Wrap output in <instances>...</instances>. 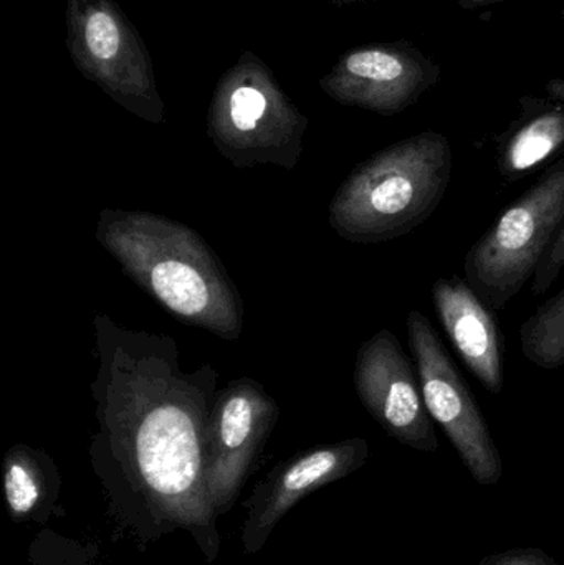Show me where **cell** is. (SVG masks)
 I'll return each instance as SVG.
<instances>
[{
	"label": "cell",
	"instance_id": "6da1fadb",
	"mask_svg": "<svg viewBox=\"0 0 564 565\" xmlns=\"http://www.w3.org/2000/svg\"><path fill=\"white\" fill-rule=\"evenodd\" d=\"M93 328V470L132 527L146 537L185 531L212 563L221 536L205 445L217 371L211 364L184 371L171 335L123 328L106 315L96 316Z\"/></svg>",
	"mask_w": 564,
	"mask_h": 565
},
{
	"label": "cell",
	"instance_id": "7a4b0ae2",
	"mask_svg": "<svg viewBox=\"0 0 564 565\" xmlns=\"http://www.w3.org/2000/svg\"><path fill=\"white\" fill-rule=\"evenodd\" d=\"M95 237L169 315L225 341L241 338V292L198 232L151 212L103 209Z\"/></svg>",
	"mask_w": 564,
	"mask_h": 565
},
{
	"label": "cell",
	"instance_id": "3957f363",
	"mask_svg": "<svg viewBox=\"0 0 564 565\" xmlns=\"http://www.w3.org/2000/svg\"><path fill=\"white\" fill-rule=\"evenodd\" d=\"M447 136L423 131L381 149L344 179L330 202L331 228L351 244L396 241L433 217L453 179Z\"/></svg>",
	"mask_w": 564,
	"mask_h": 565
},
{
	"label": "cell",
	"instance_id": "277c9868",
	"mask_svg": "<svg viewBox=\"0 0 564 565\" xmlns=\"http://www.w3.org/2000/svg\"><path fill=\"white\" fill-rule=\"evenodd\" d=\"M307 129V116L257 53L247 50L222 73L209 105L207 135L235 168L294 171Z\"/></svg>",
	"mask_w": 564,
	"mask_h": 565
},
{
	"label": "cell",
	"instance_id": "5b68a950",
	"mask_svg": "<svg viewBox=\"0 0 564 565\" xmlns=\"http://www.w3.org/2000/svg\"><path fill=\"white\" fill-rule=\"evenodd\" d=\"M564 224V156L467 252L464 278L492 311L533 280Z\"/></svg>",
	"mask_w": 564,
	"mask_h": 565
},
{
	"label": "cell",
	"instance_id": "8992f818",
	"mask_svg": "<svg viewBox=\"0 0 564 565\" xmlns=\"http://www.w3.org/2000/svg\"><path fill=\"white\" fill-rule=\"evenodd\" d=\"M66 49L116 105L151 125L166 122L151 53L116 0H66Z\"/></svg>",
	"mask_w": 564,
	"mask_h": 565
},
{
	"label": "cell",
	"instance_id": "52a82bcc",
	"mask_svg": "<svg viewBox=\"0 0 564 565\" xmlns=\"http://www.w3.org/2000/svg\"><path fill=\"white\" fill-rule=\"evenodd\" d=\"M406 328L430 418L440 425L477 483L482 487L499 483L503 475L499 448L443 339L427 316L417 309L407 315Z\"/></svg>",
	"mask_w": 564,
	"mask_h": 565
},
{
	"label": "cell",
	"instance_id": "ba28073f",
	"mask_svg": "<svg viewBox=\"0 0 564 565\" xmlns=\"http://www.w3.org/2000/svg\"><path fill=\"white\" fill-rule=\"evenodd\" d=\"M278 418L277 401L254 379H234L219 391L205 445V481L219 518L237 503Z\"/></svg>",
	"mask_w": 564,
	"mask_h": 565
},
{
	"label": "cell",
	"instance_id": "9c48e42d",
	"mask_svg": "<svg viewBox=\"0 0 564 565\" xmlns=\"http://www.w3.org/2000/svg\"><path fill=\"white\" fill-rule=\"evenodd\" d=\"M440 75L439 63L414 43L396 40L347 50L318 85L340 105L396 116L416 105Z\"/></svg>",
	"mask_w": 564,
	"mask_h": 565
},
{
	"label": "cell",
	"instance_id": "30bf717a",
	"mask_svg": "<svg viewBox=\"0 0 564 565\" xmlns=\"http://www.w3.org/2000/svg\"><path fill=\"white\" fill-rule=\"evenodd\" d=\"M353 381L361 404L391 438L424 454L439 448L419 375L390 329L360 345Z\"/></svg>",
	"mask_w": 564,
	"mask_h": 565
},
{
	"label": "cell",
	"instance_id": "8fae6325",
	"mask_svg": "<svg viewBox=\"0 0 564 565\" xmlns=\"http://www.w3.org/2000/svg\"><path fill=\"white\" fill-rule=\"evenodd\" d=\"M370 458L364 438L318 445L277 465L244 501L242 547L247 556L260 553L280 521L315 491L350 477Z\"/></svg>",
	"mask_w": 564,
	"mask_h": 565
},
{
	"label": "cell",
	"instance_id": "7c38bea8",
	"mask_svg": "<svg viewBox=\"0 0 564 565\" xmlns=\"http://www.w3.org/2000/svg\"><path fill=\"white\" fill-rule=\"evenodd\" d=\"M430 296L440 324L470 374L490 394L499 395L506 385V374L502 334L496 311L459 275L439 278L434 282Z\"/></svg>",
	"mask_w": 564,
	"mask_h": 565
},
{
	"label": "cell",
	"instance_id": "4fadbf2b",
	"mask_svg": "<svg viewBox=\"0 0 564 565\" xmlns=\"http://www.w3.org/2000/svg\"><path fill=\"white\" fill-rule=\"evenodd\" d=\"M564 156V102L523 96L520 115L497 139V171L522 181Z\"/></svg>",
	"mask_w": 564,
	"mask_h": 565
},
{
	"label": "cell",
	"instance_id": "5bb4252c",
	"mask_svg": "<svg viewBox=\"0 0 564 565\" xmlns=\"http://www.w3.org/2000/svg\"><path fill=\"white\" fill-rule=\"evenodd\" d=\"M3 497L13 523H45L60 494V473L45 451L13 445L2 461Z\"/></svg>",
	"mask_w": 564,
	"mask_h": 565
},
{
	"label": "cell",
	"instance_id": "9a60e30c",
	"mask_svg": "<svg viewBox=\"0 0 564 565\" xmlns=\"http://www.w3.org/2000/svg\"><path fill=\"white\" fill-rule=\"evenodd\" d=\"M526 361L543 371L564 367V286L520 326Z\"/></svg>",
	"mask_w": 564,
	"mask_h": 565
},
{
	"label": "cell",
	"instance_id": "2e32d148",
	"mask_svg": "<svg viewBox=\"0 0 564 565\" xmlns=\"http://www.w3.org/2000/svg\"><path fill=\"white\" fill-rule=\"evenodd\" d=\"M564 268V224L562 231H560L558 238H556L553 247L550 248L546 257L543 258L540 264L539 270L533 275L532 280V292L536 296L545 295L553 282L558 280L560 274Z\"/></svg>",
	"mask_w": 564,
	"mask_h": 565
},
{
	"label": "cell",
	"instance_id": "e0dca14e",
	"mask_svg": "<svg viewBox=\"0 0 564 565\" xmlns=\"http://www.w3.org/2000/svg\"><path fill=\"white\" fill-rule=\"evenodd\" d=\"M479 565H558L552 556L540 550H513L492 554Z\"/></svg>",
	"mask_w": 564,
	"mask_h": 565
},
{
	"label": "cell",
	"instance_id": "ac0fdd59",
	"mask_svg": "<svg viewBox=\"0 0 564 565\" xmlns=\"http://www.w3.org/2000/svg\"><path fill=\"white\" fill-rule=\"evenodd\" d=\"M497 2H506V0H457V3L466 10L479 9V7Z\"/></svg>",
	"mask_w": 564,
	"mask_h": 565
},
{
	"label": "cell",
	"instance_id": "d6986e66",
	"mask_svg": "<svg viewBox=\"0 0 564 565\" xmlns=\"http://www.w3.org/2000/svg\"><path fill=\"white\" fill-rule=\"evenodd\" d=\"M330 2L337 7H344V6H351V3L364 2V0H330Z\"/></svg>",
	"mask_w": 564,
	"mask_h": 565
},
{
	"label": "cell",
	"instance_id": "ffe728a7",
	"mask_svg": "<svg viewBox=\"0 0 564 565\" xmlns=\"http://www.w3.org/2000/svg\"><path fill=\"white\" fill-rule=\"evenodd\" d=\"M562 19L564 20V7L562 9Z\"/></svg>",
	"mask_w": 564,
	"mask_h": 565
}]
</instances>
